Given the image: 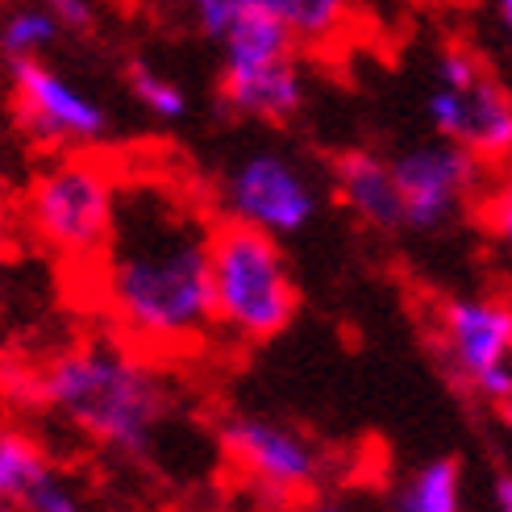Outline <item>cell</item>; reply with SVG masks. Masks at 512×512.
Returning a JSON list of instances; mask_svg holds the SVG:
<instances>
[{
	"label": "cell",
	"mask_w": 512,
	"mask_h": 512,
	"mask_svg": "<svg viewBox=\"0 0 512 512\" xmlns=\"http://www.w3.org/2000/svg\"><path fill=\"white\" fill-rule=\"evenodd\" d=\"M121 179L92 150L50 159L30 184L25 217L46 250L75 267H92L117 221Z\"/></svg>",
	"instance_id": "cell-4"
},
{
	"label": "cell",
	"mask_w": 512,
	"mask_h": 512,
	"mask_svg": "<svg viewBox=\"0 0 512 512\" xmlns=\"http://www.w3.org/2000/svg\"><path fill=\"white\" fill-rule=\"evenodd\" d=\"M504 404H512V358H508V400H504ZM504 404H500V408H504Z\"/></svg>",
	"instance_id": "cell-26"
},
{
	"label": "cell",
	"mask_w": 512,
	"mask_h": 512,
	"mask_svg": "<svg viewBox=\"0 0 512 512\" xmlns=\"http://www.w3.org/2000/svg\"><path fill=\"white\" fill-rule=\"evenodd\" d=\"M500 421H504V429L512 433V404H504V408H500Z\"/></svg>",
	"instance_id": "cell-25"
},
{
	"label": "cell",
	"mask_w": 512,
	"mask_h": 512,
	"mask_svg": "<svg viewBox=\"0 0 512 512\" xmlns=\"http://www.w3.org/2000/svg\"><path fill=\"white\" fill-rule=\"evenodd\" d=\"M496 17H500V25L512 34V0H496Z\"/></svg>",
	"instance_id": "cell-24"
},
{
	"label": "cell",
	"mask_w": 512,
	"mask_h": 512,
	"mask_svg": "<svg viewBox=\"0 0 512 512\" xmlns=\"http://www.w3.org/2000/svg\"><path fill=\"white\" fill-rule=\"evenodd\" d=\"M479 221L488 225L496 246L512 259V163L496 167V175L479 192Z\"/></svg>",
	"instance_id": "cell-18"
},
{
	"label": "cell",
	"mask_w": 512,
	"mask_h": 512,
	"mask_svg": "<svg viewBox=\"0 0 512 512\" xmlns=\"http://www.w3.org/2000/svg\"><path fill=\"white\" fill-rule=\"evenodd\" d=\"M17 512H96V504L84 496V488L75 479H67L59 467L50 471L38 488L21 500Z\"/></svg>",
	"instance_id": "cell-19"
},
{
	"label": "cell",
	"mask_w": 512,
	"mask_h": 512,
	"mask_svg": "<svg viewBox=\"0 0 512 512\" xmlns=\"http://www.w3.org/2000/svg\"><path fill=\"white\" fill-rule=\"evenodd\" d=\"M125 88H130V96L138 100V109L146 117L155 121H184L192 113V96L188 88L175 80V75H167L163 67H155L150 59H130V67H125Z\"/></svg>",
	"instance_id": "cell-17"
},
{
	"label": "cell",
	"mask_w": 512,
	"mask_h": 512,
	"mask_svg": "<svg viewBox=\"0 0 512 512\" xmlns=\"http://www.w3.org/2000/svg\"><path fill=\"white\" fill-rule=\"evenodd\" d=\"M292 512H350L346 504H338V500H325V496H313V500H300Z\"/></svg>",
	"instance_id": "cell-23"
},
{
	"label": "cell",
	"mask_w": 512,
	"mask_h": 512,
	"mask_svg": "<svg viewBox=\"0 0 512 512\" xmlns=\"http://www.w3.org/2000/svg\"><path fill=\"white\" fill-rule=\"evenodd\" d=\"M221 221L259 229L271 238H296L321 217L317 175L296 163L284 150H246L242 159L225 167L217 184Z\"/></svg>",
	"instance_id": "cell-7"
},
{
	"label": "cell",
	"mask_w": 512,
	"mask_h": 512,
	"mask_svg": "<svg viewBox=\"0 0 512 512\" xmlns=\"http://www.w3.org/2000/svg\"><path fill=\"white\" fill-rule=\"evenodd\" d=\"M184 13L192 17V25L209 42H221L229 25L238 21L242 0H184Z\"/></svg>",
	"instance_id": "cell-20"
},
{
	"label": "cell",
	"mask_w": 512,
	"mask_h": 512,
	"mask_svg": "<svg viewBox=\"0 0 512 512\" xmlns=\"http://www.w3.org/2000/svg\"><path fill=\"white\" fill-rule=\"evenodd\" d=\"M217 446L238 479L267 508H296L325 488L329 458L304 429L263 413H234L217 429Z\"/></svg>",
	"instance_id": "cell-6"
},
{
	"label": "cell",
	"mask_w": 512,
	"mask_h": 512,
	"mask_svg": "<svg viewBox=\"0 0 512 512\" xmlns=\"http://www.w3.org/2000/svg\"><path fill=\"white\" fill-rule=\"evenodd\" d=\"M388 163L400 192L404 229H413V234H442L471 200H479L483 184H488V167L471 150L442 138L388 155Z\"/></svg>",
	"instance_id": "cell-10"
},
{
	"label": "cell",
	"mask_w": 512,
	"mask_h": 512,
	"mask_svg": "<svg viewBox=\"0 0 512 512\" xmlns=\"http://www.w3.org/2000/svg\"><path fill=\"white\" fill-rule=\"evenodd\" d=\"M492 508L496 512H512V471H496V479H492Z\"/></svg>",
	"instance_id": "cell-22"
},
{
	"label": "cell",
	"mask_w": 512,
	"mask_h": 512,
	"mask_svg": "<svg viewBox=\"0 0 512 512\" xmlns=\"http://www.w3.org/2000/svg\"><path fill=\"white\" fill-rule=\"evenodd\" d=\"M467 508V479L463 463L450 454L425 458L396 483L392 512H463Z\"/></svg>",
	"instance_id": "cell-14"
},
{
	"label": "cell",
	"mask_w": 512,
	"mask_h": 512,
	"mask_svg": "<svg viewBox=\"0 0 512 512\" xmlns=\"http://www.w3.org/2000/svg\"><path fill=\"white\" fill-rule=\"evenodd\" d=\"M242 9L275 21L300 50L338 46L358 17L354 0H242Z\"/></svg>",
	"instance_id": "cell-13"
},
{
	"label": "cell",
	"mask_w": 512,
	"mask_h": 512,
	"mask_svg": "<svg viewBox=\"0 0 512 512\" xmlns=\"http://www.w3.org/2000/svg\"><path fill=\"white\" fill-rule=\"evenodd\" d=\"M0 512H13V508H0Z\"/></svg>",
	"instance_id": "cell-27"
},
{
	"label": "cell",
	"mask_w": 512,
	"mask_h": 512,
	"mask_svg": "<svg viewBox=\"0 0 512 512\" xmlns=\"http://www.w3.org/2000/svg\"><path fill=\"white\" fill-rule=\"evenodd\" d=\"M438 342L450 375L471 396L500 408L508 400V358H512V300L504 296H446L433 309Z\"/></svg>",
	"instance_id": "cell-9"
},
{
	"label": "cell",
	"mask_w": 512,
	"mask_h": 512,
	"mask_svg": "<svg viewBox=\"0 0 512 512\" xmlns=\"http://www.w3.org/2000/svg\"><path fill=\"white\" fill-rule=\"evenodd\" d=\"M25 400L125 458H142L171 413V388L159 367L117 338H88L50 354L25 379Z\"/></svg>",
	"instance_id": "cell-2"
},
{
	"label": "cell",
	"mask_w": 512,
	"mask_h": 512,
	"mask_svg": "<svg viewBox=\"0 0 512 512\" xmlns=\"http://www.w3.org/2000/svg\"><path fill=\"white\" fill-rule=\"evenodd\" d=\"M217 217L175 179H121L96 279L117 334L142 354H184L213 334L209 246Z\"/></svg>",
	"instance_id": "cell-1"
},
{
	"label": "cell",
	"mask_w": 512,
	"mask_h": 512,
	"mask_svg": "<svg viewBox=\"0 0 512 512\" xmlns=\"http://www.w3.org/2000/svg\"><path fill=\"white\" fill-rule=\"evenodd\" d=\"M221 105L263 125H288L309 105V80H304L300 55L267 59V63H246V67H221L217 75Z\"/></svg>",
	"instance_id": "cell-11"
},
{
	"label": "cell",
	"mask_w": 512,
	"mask_h": 512,
	"mask_svg": "<svg viewBox=\"0 0 512 512\" xmlns=\"http://www.w3.org/2000/svg\"><path fill=\"white\" fill-rule=\"evenodd\" d=\"M329 179H334L342 209L354 221H363L367 229H379V234H400L404 229V209H400V192H396L388 155H379L371 146H350L334 159Z\"/></svg>",
	"instance_id": "cell-12"
},
{
	"label": "cell",
	"mask_w": 512,
	"mask_h": 512,
	"mask_svg": "<svg viewBox=\"0 0 512 512\" xmlns=\"http://www.w3.org/2000/svg\"><path fill=\"white\" fill-rule=\"evenodd\" d=\"M425 92L433 138L471 150L483 167L512 163V88L467 42H442Z\"/></svg>",
	"instance_id": "cell-5"
},
{
	"label": "cell",
	"mask_w": 512,
	"mask_h": 512,
	"mask_svg": "<svg viewBox=\"0 0 512 512\" xmlns=\"http://www.w3.org/2000/svg\"><path fill=\"white\" fill-rule=\"evenodd\" d=\"M55 13L63 34H92L96 30V5L92 0H42Z\"/></svg>",
	"instance_id": "cell-21"
},
{
	"label": "cell",
	"mask_w": 512,
	"mask_h": 512,
	"mask_svg": "<svg viewBox=\"0 0 512 512\" xmlns=\"http://www.w3.org/2000/svg\"><path fill=\"white\" fill-rule=\"evenodd\" d=\"M55 42H63V30L42 0H5L0 5V59L9 67L46 59Z\"/></svg>",
	"instance_id": "cell-16"
},
{
	"label": "cell",
	"mask_w": 512,
	"mask_h": 512,
	"mask_svg": "<svg viewBox=\"0 0 512 512\" xmlns=\"http://www.w3.org/2000/svg\"><path fill=\"white\" fill-rule=\"evenodd\" d=\"M9 96H13L17 130L34 146H46V150H63V155L96 150L113 130L109 109L50 59L13 63Z\"/></svg>",
	"instance_id": "cell-8"
},
{
	"label": "cell",
	"mask_w": 512,
	"mask_h": 512,
	"mask_svg": "<svg viewBox=\"0 0 512 512\" xmlns=\"http://www.w3.org/2000/svg\"><path fill=\"white\" fill-rule=\"evenodd\" d=\"M55 471V458L38 433L21 425H0V508H21L38 483Z\"/></svg>",
	"instance_id": "cell-15"
},
{
	"label": "cell",
	"mask_w": 512,
	"mask_h": 512,
	"mask_svg": "<svg viewBox=\"0 0 512 512\" xmlns=\"http://www.w3.org/2000/svg\"><path fill=\"white\" fill-rule=\"evenodd\" d=\"M213 329L242 346H263L288 334L300 317V284L279 238L234 221H217L209 246Z\"/></svg>",
	"instance_id": "cell-3"
},
{
	"label": "cell",
	"mask_w": 512,
	"mask_h": 512,
	"mask_svg": "<svg viewBox=\"0 0 512 512\" xmlns=\"http://www.w3.org/2000/svg\"><path fill=\"white\" fill-rule=\"evenodd\" d=\"M0 5H5V0H0Z\"/></svg>",
	"instance_id": "cell-28"
}]
</instances>
